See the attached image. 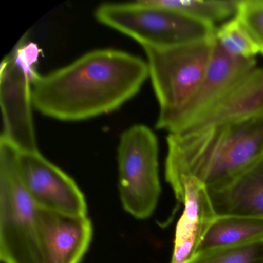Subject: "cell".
I'll return each mask as SVG.
<instances>
[{"label":"cell","instance_id":"obj_1","mask_svg":"<svg viewBox=\"0 0 263 263\" xmlns=\"http://www.w3.org/2000/svg\"><path fill=\"white\" fill-rule=\"evenodd\" d=\"M149 78L147 61L115 49L92 50L32 81L33 107L66 122L85 121L119 109Z\"/></svg>","mask_w":263,"mask_h":263},{"label":"cell","instance_id":"obj_2","mask_svg":"<svg viewBox=\"0 0 263 263\" xmlns=\"http://www.w3.org/2000/svg\"><path fill=\"white\" fill-rule=\"evenodd\" d=\"M166 181L184 178L207 190L226 184L263 157V114L194 132L168 134Z\"/></svg>","mask_w":263,"mask_h":263},{"label":"cell","instance_id":"obj_3","mask_svg":"<svg viewBox=\"0 0 263 263\" xmlns=\"http://www.w3.org/2000/svg\"><path fill=\"white\" fill-rule=\"evenodd\" d=\"M20 150L0 138V259L4 263H44L38 206L26 189Z\"/></svg>","mask_w":263,"mask_h":263},{"label":"cell","instance_id":"obj_4","mask_svg":"<svg viewBox=\"0 0 263 263\" xmlns=\"http://www.w3.org/2000/svg\"><path fill=\"white\" fill-rule=\"evenodd\" d=\"M98 22L136 41L144 47H175L211 39L216 27L161 7L154 0L106 3L95 10Z\"/></svg>","mask_w":263,"mask_h":263},{"label":"cell","instance_id":"obj_5","mask_svg":"<svg viewBox=\"0 0 263 263\" xmlns=\"http://www.w3.org/2000/svg\"><path fill=\"white\" fill-rule=\"evenodd\" d=\"M214 36L175 47L143 48L159 106L157 128L165 130L199 87L212 58Z\"/></svg>","mask_w":263,"mask_h":263},{"label":"cell","instance_id":"obj_6","mask_svg":"<svg viewBox=\"0 0 263 263\" xmlns=\"http://www.w3.org/2000/svg\"><path fill=\"white\" fill-rule=\"evenodd\" d=\"M40 49L27 34L3 60L0 67L1 138L21 152L38 150L33 118L32 81L37 74Z\"/></svg>","mask_w":263,"mask_h":263},{"label":"cell","instance_id":"obj_7","mask_svg":"<svg viewBox=\"0 0 263 263\" xmlns=\"http://www.w3.org/2000/svg\"><path fill=\"white\" fill-rule=\"evenodd\" d=\"M158 141L152 129L135 124L123 132L118 147V187L123 208L137 219L148 218L161 194Z\"/></svg>","mask_w":263,"mask_h":263},{"label":"cell","instance_id":"obj_8","mask_svg":"<svg viewBox=\"0 0 263 263\" xmlns=\"http://www.w3.org/2000/svg\"><path fill=\"white\" fill-rule=\"evenodd\" d=\"M19 166L23 183L38 207L64 215H87L85 197L78 184L39 150L20 151Z\"/></svg>","mask_w":263,"mask_h":263},{"label":"cell","instance_id":"obj_9","mask_svg":"<svg viewBox=\"0 0 263 263\" xmlns=\"http://www.w3.org/2000/svg\"><path fill=\"white\" fill-rule=\"evenodd\" d=\"M256 60L232 58L214 36L212 58L199 87L166 128L168 134L181 132L214 105L238 81L256 67Z\"/></svg>","mask_w":263,"mask_h":263},{"label":"cell","instance_id":"obj_10","mask_svg":"<svg viewBox=\"0 0 263 263\" xmlns=\"http://www.w3.org/2000/svg\"><path fill=\"white\" fill-rule=\"evenodd\" d=\"M173 191L184 212L177 224L171 263H189L216 216L207 189L196 180L183 178Z\"/></svg>","mask_w":263,"mask_h":263},{"label":"cell","instance_id":"obj_11","mask_svg":"<svg viewBox=\"0 0 263 263\" xmlns=\"http://www.w3.org/2000/svg\"><path fill=\"white\" fill-rule=\"evenodd\" d=\"M44 263H80L93 236L87 215L74 216L38 208Z\"/></svg>","mask_w":263,"mask_h":263},{"label":"cell","instance_id":"obj_12","mask_svg":"<svg viewBox=\"0 0 263 263\" xmlns=\"http://www.w3.org/2000/svg\"><path fill=\"white\" fill-rule=\"evenodd\" d=\"M261 114H263V67L251 70L204 115L178 133L236 122Z\"/></svg>","mask_w":263,"mask_h":263},{"label":"cell","instance_id":"obj_13","mask_svg":"<svg viewBox=\"0 0 263 263\" xmlns=\"http://www.w3.org/2000/svg\"><path fill=\"white\" fill-rule=\"evenodd\" d=\"M207 191L215 216L263 220V157L226 184Z\"/></svg>","mask_w":263,"mask_h":263},{"label":"cell","instance_id":"obj_14","mask_svg":"<svg viewBox=\"0 0 263 263\" xmlns=\"http://www.w3.org/2000/svg\"><path fill=\"white\" fill-rule=\"evenodd\" d=\"M262 241V219L239 216L216 217L208 229L196 255Z\"/></svg>","mask_w":263,"mask_h":263},{"label":"cell","instance_id":"obj_15","mask_svg":"<svg viewBox=\"0 0 263 263\" xmlns=\"http://www.w3.org/2000/svg\"><path fill=\"white\" fill-rule=\"evenodd\" d=\"M240 0H154L161 7L215 27L236 16ZM218 26V27H219Z\"/></svg>","mask_w":263,"mask_h":263},{"label":"cell","instance_id":"obj_16","mask_svg":"<svg viewBox=\"0 0 263 263\" xmlns=\"http://www.w3.org/2000/svg\"><path fill=\"white\" fill-rule=\"evenodd\" d=\"M215 39L227 54L236 59H255L259 53L255 43L235 17L217 27Z\"/></svg>","mask_w":263,"mask_h":263},{"label":"cell","instance_id":"obj_17","mask_svg":"<svg viewBox=\"0 0 263 263\" xmlns=\"http://www.w3.org/2000/svg\"><path fill=\"white\" fill-rule=\"evenodd\" d=\"M189 263H263V241L201 254Z\"/></svg>","mask_w":263,"mask_h":263},{"label":"cell","instance_id":"obj_18","mask_svg":"<svg viewBox=\"0 0 263 263\" xmlns=\"http://www.w3.org/2000/svg\"><path fill=\"white\" fill-rule=\"evenodd\" d=\"M235 18L263 55V0H240Z\"/></svg>","mask_w":263,"mask_h":263}]
</instances>
